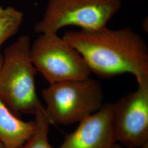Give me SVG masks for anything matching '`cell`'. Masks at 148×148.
<instances>
[{
    "label": "cell",
    "instance_id": "cell-11",
    "mask_svg": "<svg viewBox=\"0 0 148 148\" xmlns=\"http://www.w3.org/2000/svg\"><path fill=\"white\" fill-rule=\"evenodd\" d=\"M112 148H123V147L121 145H120V144H119L117 143H116L114 145V147H112Z\"/></svg>",
    "mask_w": 148,
    "mask_h": 148
},
{
    "label": "cell",
    "instance_id": "cell-8",
    "mask_svg": "<svg viewBox=\"0 0 148 148\" xmlns=\"http://www.w3.org/2000/svg\"><path fill=\"white\" fill-rule=\"evenodd\" d=\"M0 54V66L2 62ZM35 122L20 119L0 98V141L6 148H19L27 142L35 130Z\"/></svg>",
    "mask_w": 148,
    "mask_h": 148
},
{
    "label": "cell",
    "instance_id": "cell-1",
    "mask_svg": "<svg viewBox=\"0 0 148 148\" xmlns=\"http://www.w3.org/2000/svg\"><path fill=\"white\" fill-rule=\"evenodd\" d=\"M63 38L81 54L91 73L109 79L125 73L137 81L148 78V48L129 27L66 31Z\"/></svg>",
    "mask_w": 148,
    "mask_h": 148
},
{
    "label": "cell",
    "instance_id": "cell-7",
    "mask_svg": "<svg viewBox=\"0 0 148 148\" xmlns=\"http://www.w3.org/2000/svg\"><path fill=\"white\" fill-rule=\"evenodd\" d=\"M117 142L114 103H108L79 122L58 148H112Z\"/></svg>",
    "mask_w": 148,
    "mask_h": 148
},
{
    "label": "cell",
    "instance_id": "cell-6",
    "mask_svg": "<svg viewBox=\"0 0 148 148\" xmlns=\"http://www.w3.org/2000/svg\"><path fill=\"white\" fill-rule=\"evenodd\" d=\"M114 103L117 142L128 148H141L148 142V78Z\"/></svg>",
    "mask_w": 148,
    "mask_h": 148
},
{
    "label": "cell",
    "instance_id": "cell-9",
    "mask_svg": "<svg viewBox=\"0 0 148 148\" xmlns=\"http://www.w3.org/2000/svg\"><path fill=\"white\" fill-rule=\"evenodd\" d=\"M35 130L31 137L19 148H54L49 143L48 134L51 123L42 106L35 114Z\"/></svg>",
    "mask_w": 148,
    "mask_h": 148
},
{
    "label": "cell",
    "instance_id": "cell-12",
    "mask_svg": "<svg viewBox=\"0 0 148 148\" xmlns=\"http://www.w3.org/2000/svg\"><path fill=\"white\" fill-rule=\"evenodd\" d=\"M140 148H148V142L145 143Z\"/></svg>",
    "mask_w": 148,
    "mask_h": 148
},
{
    "label": "cell",
    "instance_id": "cell-2",
    "mask_svg": "<svg viewBox=\"0 0 148 148\" xmlns=\"http://www.w3.org/2000/svg\"><path fill=\"white\" fill-rule=\"evenodd\" d=\"M30 39L21 35L5 49L0 66V98L15 115L34 114L42 106L35 86L37 69L30 57Z\"/></svg>",
    "mask_w": 148,
    "mask_h": 148
},
{
    "label": "cell",
    "instance_id": "cell-4",
    "mask_svg": "<svg viewBox=\"0 0 148 148\" xmlns=\"http://www.w3.org/2000/svg\"><path fill=\"white\" fill-rule=\"evenodd\" d=\"M121 7V0H49L42 19L35 25L38 34H57L62 27L95 30L106 24Z\"/></svg>",
    "mask_w": 148,
    "mask_h": 148
},
{
    "label": "cell",
    "instance_id": "cell-3",
    "mask_svg": "<svg viewBox=\"0 0 148 148\" xmlns=\"http://www.w3.org/2000/svg\"><path fill=\"white\" fill-rule=\"evenodd\" d=\"M42 97L51 123L59 125L79 122L104 104L102 85L90 77L51 84Z\"/></svg>",
    "mask_w": 148,
    "mask_h": 148
},
{
    "label": "cell",
    "instance_id": "cell-5",
    "mask_svg": "<svg viewBox=\"0 0 148 148\" xmlns=\"http://www.w3.org/2000/svg\"><path fill=\"white\" fill-rule=\"evenodd\" d=\"M30 57L49 84L84 79L92 73L79 52L57 34H40L31 45Z\"/></svg>",
    "mask_w": 148,
    "mask_h": 148
},
{
    "label": "cell",
    "instance_id": "cell-13",
    "mask_svg": "<svg viewBox=\"0 0 148 148\" xmlns=\"http://www.w3.org/2000/svg\"><path fill=\"white\" fill-rule=\"evenodd\" d=\"M0 148H6L5 146L3 144V143H2L1 141H0Z\"/></svg>",
    "mask_w": 148,
    "mask_h": 148
},
{
    "label": "cell",
    "instance_id": "cell-10",
    "mask_svg": "<svg viewBox=\"0 0 148 148\" xmlns=\"http://www.w3.org/2000/svg\"><path fill=\"white\" fill-rule=\"evenodd\" d=\"M24 16L15 8L0 5V47L18 31Z\"/></svg>",
    "mask_w": 148,
    "mask_h": 148
}]
</instances>
